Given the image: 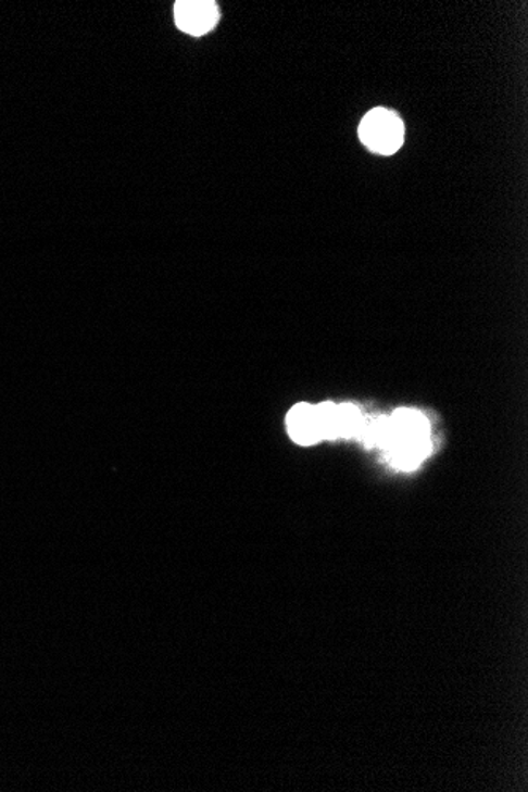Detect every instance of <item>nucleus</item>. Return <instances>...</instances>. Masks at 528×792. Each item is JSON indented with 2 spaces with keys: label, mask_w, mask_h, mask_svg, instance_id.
Listing matches in <instances>:
<instances>
[{
  "label": "nucleus",
  "mask_w": 528,
  "mask_h": 792,
  "mask_svg": "<svg viewBox=\"0 0 528 792\" xmlns=\"http://www.w3.org/2000/svg\"><path fill=\"white\" fill-rule=\"evenodd\" d=\"M288 432L291 439L300 444H314L323 437L317 406L300 404L294 406L287 418Z\"/></svg>",
  "instance_id": "obj_4"
},
{
  "label": "nucleus",
  "mask_w": 528,
  "mask_h": 792,
  "mask_svg": "<svg viewBox=\"0 0 528 792\" xmlns=\"http://www.w3.org/2000/svg\"><path fill=\"white\" fill-rule=\"evenodd\" d=\"M177 27L190 36H203L215 27L218 9L211 0H180L175 5Z\"/></svg>",
  "instance_id": "obj_3"
},
{
  "label": "nucleus",
  "mask_w": 528,
  "mask_h": 792,
  "mask_svg": "<svg viewBox=\"0 0 528 792\" xmlns=\"http://www.w3.org/2000/svg\"><path fill=\"white\" fill-rule=\"evenodd\" d=\"M405 128L394 111L375 108L360 125V138L375 154L392 155L404 142Z\"/></svg>",
  "instance_id": "obj_2"
},
{
  "label": "nucleus",
  "mask_w": 528,
  "mask_h": 792,
  "mask_svg": "<svg viewBox=\"0 0 528 792\" xmlns=\"http://www.w3.org/2000/svg\"><path fill=\"white\" fill-rule=\"evenodd\" d=\"M380 447L387 448L392 465L413 470L432 450L429 423L415 410H399L391 418H384Z\"/></svg>",
  "instance_id": "obj_1"
}]
</instances>
